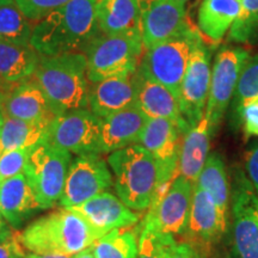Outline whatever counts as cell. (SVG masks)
Returning a JSON list of instances; mask_svg holds the SVG:
<instances>
[{"instance_id":"7402d4cb","label":"cell","mask_w":258,"mask_h":258,"mask_svg":"<svg viewBox=\"0 0 258 258\" xmlns=\"http://www.w3.org/2000/svg\"><path fill=\"white\" fill-rule=\"evenodd\" d=\"M40 209L41 205L24 173L0 183V213L11 228L17 230Z\"/></svg>"},{"instance_id":"ab89813d","label":"cell","mask_w":258,"mask_h":258,"mask_svg":"<svg viewBox=\"0 0 258 258\" xmlns=\"http://www.w3.org/2000/svg\"><path fill=\"white\" fill-rule=\"evenodd\" d=\"M11 226L6 222L4 217L2 215V213H0V237L11 233Z\"/></svg>"},{"instance_id":"cb8c5ba5","label":"cell","mask_w":258,"mask_h":258,"mask_svg":"<svg viewBox=\"0 0 258 258\" xmlns=\"http://www.w3.org/2000/svg\"><path fill=\"white\" fill-rule=\"evenodd\" d=\"M211 128L206 115L201 121L186 131L180 146L178 175L195 184L209 156Z\"/></svg>"},{"instance_id":"6da1fadb","label":"cell","mask_w":258,"mask_h":258,"mask_svg":"<svg viewBox=\"0 0 258 258\" xmlns=\"http://www.w3.org/2000/svg\"><path fill=\"white\" fill-rule=\"evenodd\" d=\"M97 0H71L32 28L30 44L42 56L85 53L99 35Z\"/></svg>"},{"instance_id":"8992f818","label":"cell","mask_w":258,"mask_h":258,"mask_svg":"<svg viewBox=\"0 0 258 258\" xmlns=\"http://www.w3.org/2000/svg\"><path fill=\"white\" fill-rule=\"evenodd\" d=\"M201 41L199 31L189 28L178 36L145 48L139 69L150 78L166 86L178 99L190 57Z\"/></svg>"},{"instance_id":"681fc988","label":"cell","mask_w":258,"mask_h":258,"mask_svg":"<svg viewBox=\"0 0 258 258\" xmlns=\"http://www.w3.org/2000/svg\"><path fill=\"white\" fill-rule=\"evenodd\" d=\"M97 2H98V0H97Z\"/></svg>"},{"instance_id":"74e56055","label":"cell","mask_w":258,"mask_h":258,"mask_svg":"<svg viewBox=\"0 0 258 258\" xmlns=\"http://www.w3.org/2000/svg\"><path fill=\"white\" fill-rule=\"evenodd\" d=\"M245 169L251 185L258 196V144L251 148L245 158Z\"/></svg>"},{"instance_id":"4316f807","label":"cell","mask_w":258,"mask_h":258,"mask_svg":"<svg viewBox=\"0 0 258 258\" xmlns=\"http://www.w3.org/2000/svg\"><path fill=\"white\" fill-rule=\"evenodd\" d=\"M195 184L211 196L224 217H230L228 203L231 201V185L225 161L218 153H209Z\"/></svg>"},{"instance_id":"4fadbf2b","label":"cell","mask_w":258,"mask_h":258,"mask_svg":"<svg viewBox=\"0 0 258 258\" xmlns=\"http://www.w3.org/2000/svg\"><path fill=\"white\" fill-rule=\"evenodd\" d=\"M101 122L89 109L57 115L48 124L46 140L71 153H101Z\"/></svg>"},{"instance_id":"5b68a950","label":"cell","mask_w":258,"mask_h":258,"mask_svg":"<svg viewBox=\"0 0 258 258\" xmlns=\"http://www.w3.org/2000/svg\"><path fill=\"white\" fill-rule=\"evenodd\" d=\"M141 37L98 35L85 50L90 84L133 76L144 55Z\"/></svg>"},{"instance_id":"60d3db41","label":"cell","mask_w":258,"mask_h":258,"mask_svg":"<svg viewBox=\"0 0 258 258\" xmlns=\"http://www.w3.org/2000/svg\"><path fill=\"white\" fill-rule=\"evenodd\" d=\"M74 258H95V254H93L92 247H89V249L82 251L78 254H76Z\"/></svg>"},{"instance_id":"d6a6232c","label":"cell","mask_w":258,"mask_h":258,"mask_svg":"<svg viewBox=\"0 0 258 258\" xmlns=\"http://www.w3.org/2000/svg\"><path fill=\"white\" fill-rule=\"evenodd\" d=\"M258 34V0H241L240 14L230 30L231 41L244 43Z\"/></svg>"},{"instance_id":"7dc6e473","label":"cell","mask_w":258,"mask_h":258,"mask_svg":"<svg viewBox=\"0 0 258 258\" xmlns=\"http://www.w3.org/2000/svg\"><path fill=\"white\" fill-rule=\"evenodd\" d=\"M4 153V151H3V147H2V144H0V156H2V154Z\"/></svg>"},{"instance_id":"ffe728a7","label":"cell","mask_w":258,"mask_h":258,"mask_svg":"<svg viewBox=\"0 0 258 258\" xmlns=\"http://www.w3.org/2000/svg\"><path fill=\"white\" fill-rule=\"evenodd\" d=\"M148 118L137 105L115 112L101 122V153H111L139 143Z\"/></svg>"},{"instance_id":"836d02e7","label":"cell","mask_w":258,"mask_h":258,"mask_svg":"<svg viewBox=\"0 0 258 258\" xmlns=\"http://www.w3.org/2000/svg\"><path fill=\"white\" fill-rule=\"evenodd\" d=\"M32 148L6 151L0 156V183L24 172L29 154Z\"/></svg>"},{"instance_id":"4dcf8cb0","label":"cell","mask_w":258,"mask_h":258,"mask_svg":"<svg viewBox=\"0 0 258 258\" xmlns=\"http://www.w3.org/2000/svg\"><path fill=\"white\" fill-rule=\"evenodd\" d=\"M176 245L172 235L141 227L137 258H171Z\"/></svg>"},{"instance_id":"d6986e66","label":"cell","mask_w":258,"mask_h":258,"mask_svg":"<svg viewBox=\"0 0 258 258\" xmlns=\"http://www.w3.org/2000/svg\"><path fill=\"white\" fill-rule=\"evenodd\" d=\"M135 103L137 90L134 74L90 84L88 109L97 117L105 118L115 112L131 108Z\"/></svg>"},{"instance_id":"44dd1931","label":"cell","mask_w":258,"mask_h":258,"mask_svg":"<svg viewBox=\"0 0 258 258\" xmlns=\"http://www.w3.org/2000/svg\"><path fill=\"white\" fill-rule=\"evenodd\" d=\"M134 83L137 90L135 105L147 118H167L186 124L180 114L178 99L166 86L150 78L140 69L134 74Z\"/></svg>"},{"instance_id":"ee69618b","label":"cell","mask_w":258,"mask_h":258,"mask_svg":"<svg viewBox=\"0 0 258 258\" xmlns=\"http://www.w3.org/2000/svg\"><path fill=\"white\" fill-rule=\"evenodd\" d=\"M213 258H232L231 256H228V254H221V253H217L213 256Z\"/></svg>"},{"instance_id":"f546056e","label":"cell","mask_w":258,"mask_h":258,"mask_svg":"<svg viewBox=\"0 0 258 258\" xmlns=\"http://www.w3.org/2000/svg\"><path fill=\"white\" fill-rule=\"evenodd\" d=\"M32 22L14 0L0 5V40L17 44H30Z\"/></svg>"},{"instance_id":"f35d334b","label":"cell","mask_w":258,"mask_h":258,"mask_svg":"<svg viewBox=\"0 0 258 258\" xmlns=\"http://www.w3.org/2000/svg\"><path fill=\"white\" fill-rule=\"evenodd\" d=\"M171 258H201V252L189 241L177 243Z\"/></svg>"},{"instance_id":"52a82bcc","label":"cell","mask_w":258,"mask_h":258,"mask_svg":"<svg viewBox=\"0 0 258 258\" xmlns=\"http://www.w3.org/2000/svg\"><path fill=\"white\" fill-rule=\"evenodd\" d=\"M71 161L72 153L46 139L30 151L23 173L42 209L60 201Z\"/></svg>"},{"instance_id":"30bf717a","label":"cell","mask_w":258,"mask_h":258,"mask_svg":"<svg viewBox=\"0 0 258 258\" xmlns=\"http://www.w3.org/2000/svg\"><path fill=\"white\" fill-rule=\"evenodd\" d=\"M247 59L249 51L240 47L224 48L215 56L205 111L212 134L217 132L231 104L239 74Z\"/></svg>"},{"instance_id":"83f0119b","label":"cell","mask_w":258,"mask_h":258,"mask_svg":"<svg viewBox=\"0 0 258 258\" xmlns=\"http://www.w3.org/2000/svg\"><path fill=\"white\" fill-rule=\"evenodd\" d=\"M48 124L6 117L0 127L3 151L30 150L46 139Z\"/></svg>"},{"instance_id":"8d00e7d4","label":"cell","mask_w":258,"mask_h":258,"mask_svg":"<svg viewBox=\"0 0 258 258\" xmlns=\"http://www.w3.org/2000/svg\"><path fill=\"white\" fill-rule=\"evenodd\" d=\"M25 250L17 239V234L11 233L0 237V258H23Z\"/></svg>"},{"instance_id":"603a6c76","label":"cell","mask_w":258,"mask_h":258,"mask_svg":"<svg viewBox=\"0 0 258 258\" xmlns=\"http://www.w3.org/2000/svg\"><path fill=\"white\" fill-rule=\"evenodd\" d=\"M96 17L101 34L141 37L140 0H98Z\"/></svg>"},{"instance_id":"7bdbcfd3","label":"cell","mask_w":258,"mask_h":258,"mask_svg":"<svg viewBox=\"0 0 258 258\" xmlns=\"http://www.w3.org/2000/svg\"><path fill=\"white\" fill-rule=\"evenodd\" d=\"M34 258H74V256H61V254H34L31 253Z\"/></svg>"},{"instance_id":"d590c367","label":"cell","mask_w":258,"mask_h":258,"mask_svg":"<svg viewBox=\"0 0 258 258\" xmlns=\"http://www.w3.org/2000/svg\"><path fill=\"white\" fill-rule=\"evenodd\" d=\"M235 116L243 123L245 138H258V97L244 103Z\"/></svg>"},{"instance_id":"484cf974","label":"cell","mask_w":258,"mask_h":258,"mask_svg":"<svg viewBox=\"0 0 258 258\" xmlns=\"http://www.w3.org/2000/svg\"><path fill=\"white\" fill-rule=\"evenodd\" d=\"M241 0H203L198 14L199 30L213 42L221 41L240 14Z\"/></svg>"},{"instance_id":"8fae6325","label":"cell","mask_w":258,"mask_h":258,"mask_svg":"<svg viewBox=\"0 0 258 258\" xmlns=\"http://www.w3.org/2000/svg\"><path fill=\"white\" fill-rule=\"evenodd\" d=\"M189 127L167 118H148L139 145L152 154L158 166L159 185L172 182L178 176L180 146Z\"/></svg>"},{"instance_id":"7c38bea8","label":"cell","mask_w":258,"mask_h":258,"mask_svg":"<svg viewBox=\"0 0 258 258\" xmlns=\"http://www.w3.org/2000/svg\"><path fill=\"white\" fill-rule=\"evenodd\" d=\"M112 184L108 161L101 153L80 154L71 161L59 203L61 207H76L106 191Z\"/></svg>"},{"instance_id":"ac0fdd59","label":"cell","mask_w":258,"mask_h":258,"mask_svg":"<svg viewBox=\"0 0 258 258\" xmlns=\"http://www.w3.org/2000/svg\"><path fill=\"white\" fill-rule=\"evenodd\" d=\"M3 106L6 117L46 124L55 117L43 91L32 77L4 93Z\"/></svg>"},{"instance_id":"ba28073f","label":"cell","mask_w":258,"mask_h":258,"mask_svg":"<svg viewBox=\"0 0 258 258\" xmlns=\"http://www.w3.org/2000/svg\"><path fill=\"white\" fill-rule=\"evenodd\" d=\"M231 219L232 258H258V196L240 170L232 182Z\"/></svg>"},{"instance_id":"1f68e13d","label":"cell","mask_w":258,"mask_h":258,"mask_svg":"<svg viewBox=\"0 0 258 258\" xmlns=\"http://www.w3.org/2000/svg\"><path fill=\"white\" fill-rule=\"evenodd\" d=\"M258 97V54L249 56L239 74L234 96L232 98V109L234 116L244 103Z\"/></svg>"},{"instance_id":"277c9868","label":"cell","mask_w":258,"mask_h":258,"mask_svg":"<svg viewBox=\"0 0 258 258\" xmlns=\"http://www.w3.org/2000/svg\"><path fill=\"white\" fill-rule=\"evenodd\" d=\"M108 165L114 173L117 198L133 211L150 208L158 189V166L152 154L135 144L111 152Z\"/></svg>"},{"instance_id":"c3c4849f","label":"cell","mask_w":258,"mask_h":258,"mask_svg":"<svg viewBox=\"0 0 258 258\" xmlns=\"http://www.w3.org/2000/svg\"><path fill=\"white\" fill-rule=\"evenodd\" d=\"M182 2H183V3H186V2H188V0H182Z\"/></svg>"},{"instance_id":"f1b7e54d","label":"cell","mask_w":258,"mask_h":258,"mask_svg":"<svg viewBox=\"0 0 258 258\" xmlns=\"http://www.w3.org/2000/svg\"><path fill=\"white\" fill-rule=\"evenodd\" d=\"M129 228L114 230L97 239L91 246L95 258H137L139 237Z\"/></svg>"},{"instance_id":"3957f363","label":"cell","mask_w":258,"mask_h":258,"mask_svg":"<svg viewBox=\"0 0 258 258\" xmlns=\"http://www.w3.org/2000/svg\"><path fill=\"white\" fill-rule=\"evenodd\" d=\"M32 78L40 85L55 116L88 109L90 82L85 53L41 55Z\"/></svg>"},{"instance_id":"e575fe53","label":"cell","mask_w":258,"mask_h":258,"mask_svg":"<svg viewBox=\"0 0 258 258\" xmlns=\"http://www.w3.org/2000/svg\"><path fill=\"white\" fill-rule=\"evenodd\" d=\"M29 21H40L44 16L55 11L71 0H14Z\"/></svg>"},{"instance_id":"f6af8a7d","label":"cell","mask_w":258,"mask_h":258,"mask_svg":"<svg viewBox=\"0 0 258 258\" xmlns=\"http://www.w3.org/2000/svg\"><path fill=\"white\" fill-rule=\"evenodd\" d=\"M9 2H11V0H0V5L5 4V3H9Z\"/></svg>"},{"instance_id":"e0dca14e","label":"cell","mask_w":258,"mask_h":258,"mask_svg":"<svg viewBox=\"0 0 258 258\" xmlns=\"http://www.w3.org/2000/svg\"><path fill=\"white\" fill-rule=\"evenodd\" d=\"M72 209L78 212L101 237L118 228L132 227L140 220L138 213L108 191L99 194Z\"/></svg>"},{"instance_id":"b9f144b4","label":"cell","mask_w":258,"mask_h":258,"mask_svg":"<svg viewBox=\"0 0 258 258\" xmlns=\"http://www.w3.org/2000/svg\"><path fill=\"white\" fill-rule=\"evenodd\" d=\"M3 103H4V92H2V90H0V127L3 125V122H4V118H5Z\"/></svg>"},{"instance_id":"9c48e42d","label":"cell","mask_w":258,"mask_h":258,"mask_svg":"<svg viewBox=\"0 0 258 258\" xmlns=\"http://www.w3.org/2000/svg\"><path fill=\"white\" fill-rule=\"evenodd\" d=\"M194 185L178 175L172 182L158 186L141 227L172 237L184 235L191 207Z\"/></svg>"},{"instance_id":"9a60e30c","label":"cell","mask_w":258,"mask_h":258,"mask_svg":"<svg viewBox=\"0 0 258 258\" xmlns=\"http://www.w3.org/2000/svg\"><path fill=\"white\" fill-rule=\"evenodd\" d=\"M182 0H140V29L145 48L170 40L188 30Z\"/></svg>"},{"instance_id":"7a4b0ae2","label":"cell","mask_w":258,"mask_h":258,"mask_svg":"<svg viewBox=\"0 0 258 258\" xmlns=\"http://www.w3.org/2000/svg\"><path fill=\"white\" fill-rule=\"evenodd\" d=\"M16 234L29 253L61 256H76L101 238L78 212L66 207L38 218Z\"/></svg>"},{"instance_id":"bcb514c9","label":"cell","mask_w":258,"mask_h":258,"mask_svg":"<svg viewBox=\"0 0 258 258\" xmlns=\"http://www.w3.org/2000/svg\"><path fill=\"white\" fill-rule=\"evenodd\" d=\"M23 258H34V257H32V256H31V253H29V252H28L27 254H25V256H24Z\"/></svg>"},{"instance_id":"5bb4252c","label":"cell","mask_w":258,"mask_h":258,"mask_svg":"<svg viewBox=\"0 0 258 258\" xmlns=\"http://www.w3.org/2000/svg\"><path fill=\"white\" fill-rule=\"evenodd\" d=\"M211 55L203 42L194 49L182 80L179 92V108L183 120L190 128L201 121L207 105L211 86Z\"/></svg>"},{"instance_id":"2e32d148","label":"cell","mask_w":258,"mask_h":258,"mask_svg":"<svg viewBox=\"0 0 258 258\" xmlns=\"http://www.w3.org/2000/svg\"><path fill=\"white\" fill-rule=\"evenodd\" d=\"M228 218L224 217L218 206L205 190L194 185L191 207L184 235L200 252L208 250L226 234Z\"/></svg>"},{"instance_id":"d4e9b609","label":"cell","mask_w":258,"mask_h":258,"mask_svg":"<svg viewBox=\"0 0 258 258\" xmlns=\"http://www.w3.org/2000/svg\"><path fill=\"white\" fill-rule=\"evenodd\" d=\"M40 54L31 44H17L0 40V83L17 84L34 76Z\"/></svg>"}]
</instances>
